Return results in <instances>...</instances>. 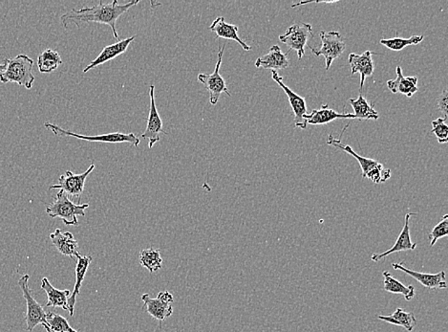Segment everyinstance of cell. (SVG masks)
<instances>
[{
  "label": "cell",
  "mask_w": 448,
  "mask_h": 332,
  "mask_svg": "<svg viewBox=\"0 0 448 332\" xmlns=\"http://www.w3.org/2000/svg\"><path fill=\"white\" fill-rule=\"evenodd\" d=\"M327 144L340 148V151H345L346 153L350 154L354 158H356L358 164L360 165L363 179H370L374 184H382V183L386 182L387 180L391 179V171L389 169H385L384 165L374 160V159L358 155L350 146L343 145L342 140L335 139L332 135H329Z\"/></svg>",
  "instance_id": "cell-3"
},
{
  "label": "cell",
  "mask_w": 448,
  "mask_h": 332,
  "mask_svg": "<svg viewBox=\"0 0 448 332\" xmlns=\"http://www.w3.org/2000/svg\"><path fill=\"white\" fill-rule=\"evenodd\" d=\"M349 104L353 107L354 112H355L354 115H355L356 120L364 121V120L379 119L378 111L368 103V100L363 96V94L360 93L358 98L349 99Z\"/></svg>",
  "instance_id": "cell-27"
},
{
  "label": "cell",
  "mask_w": 448,
  "mask_h": 332,
  "mask_svg": "<svg viewBox=\"0 0 448 332\" xmlns=\"http://www.w3.org/2000/svg\"><path fill=\"white\" fill-rule=\"evenodd\" d=\"M272 78L284 90L288 96V100L295 114V127H300L301 130L307 129V122H306V115L307 112V104H306L305 98L298 95L295 91L288 88L284 83H283L282 77H280L277 71H272Z\"/></svg>",
  "instance_id": "cell-12"
},
{
  "label": "cell",
  "mask_w": 448,
  "mask_h": 332,
  "mask_svg": "<svg viewBox=\"0 0 448 332\" xmlns=\"http://www.w3.org/2000/svg\"><path fill=\"white\" fill-rule=\"evenodd\" d=\"M135 38L136 36H130V38L125 39V40L117 41L116 43L111 44V46L104 47L103 51L99 53V56L83 69V73H88L90 71L91 69H94V68L98 67L99 65L106 64V62L114 60L115 57L125 53L130 43L134 41Z\"/></svg>",
  "instance_id": "cell-16"
},
{
  "label": "cell",
  "mask_w": 448,
  "mask_h": 332,
  "mask_svg": "<svg viewBox=\"0 0 448 332\" xmlns=\"http://www.w3.org/2000/svg\"><path fill=\"white\" fill-rule=\"evenodd\" d=\"M89 204H76L62 191L57 193L54 202L47 206L46 213L51 218H59L67 226H78V216H85Z\"/></svg>",
  "instance_id": "cell-4"
},
{
  "label": "cell",
  "mask_w": 448,
  "mask_h": 332,
  "mask_svg": "<svg viewBox=\"0 0 448 332\" xmlns=\"http://www.w3.org/2000/svg\"><path fill=\"white\" fill-rule=\"evenodd\" d=\"M225 46L222 47L218 52V62L214 68V72L212 74H201L198 75V82L203 83L209 94V103L212 106H216L219 102L220 96L222 93H226L227 96H232L230 90H227L226 82L224 78L220 74V67L222 64L223 55H224Z\"/></svg>",
  "instance_id": "cell-10"
},
{
  "label": "cell",
  "mask_w": 448,
  "mask_h": 332,
  "mask_svg": "<svg viewBox=\"0 0 448 332\" xmlns=\"http://www.w3.org/2000/svg\"><path fill=\"white\" fill-rule=\"evenodd\" d=\"M155 86L153 85L149 88V96H150V109H149V115L148 119V125L145 132L141 134V138L148 140V148H152L155 144L158 143L161 140V134H167L162 129V121L158 112V109L156 107L155 103Z\"/></svg>",
  "instance_id": "cell-13"
},
{
  "label": "cell",
  "mask_w": 448,
  "mask_h": 332,
  "mask_svg": "<svg viewBox=\"0 0 448 332\" xmlns=\"http://www.w3.org/2000/svg\"><path fill=\"white\" fill-rule=\"evenodd\" d=\"M396 73H397V78L395 80L388 81L387 88L393 94H403L408 98H411L419 90L418 85H416L418 77L416 76L405 77L400 67H397Z\"/></svg>",
  "instance_id": "cell-20"
},
{
  "label": "cell",
  "mask_w": 448,
  "mask_h": 332,
  "mask_svg": "<svg viewBox=\"0 0 448 332\" xmlns=\"http://www.w3.org/2000/svg\"><path fill=\"white\" fill-rule=\"evenodd\" d=\"M44 125H46V129L51 130L55 135L59 136V137H73L94 143H128L136 146V148L140 145L141 142L140 138H139L137 135H135L134 133L113 132L107 133V134L89 136L78 134V133L70 132V130H64L62 127H59V125L52 124V123H46Z\"/></svg>",
  "instance_id": "cell-5"
},
{
  "label": "cell",
  "mask_w": 448,
  "mask_h": 332,
  "mask_svg": "<svg viewBox=\"0 0 448 332\" xmlns=\"http://www.w3.org/2000/svg\"><path fill=\"white\" fill-rule=\"evenodd\" d=\"M62 64L59 52L46 49L38 57V67L41 73H51Z\"/></svg>",
  "instance_id": "cell-28"
},
{
  "label": "cell",
  "mask_w": 448,
  "mask_h": 332,
  "mask_svg": "<svg viewBox=\"0 0 448 332\" xmlns=\"http://www.w3.org/2000/svg\"><path fill=\"white\" fill-rule=\"evenodd\" d=\"M29 279H30V276L28 274H25L18 279V286L22 289L26 305H27L25 318L27 331L32 332L36 326L41 325L47 332H50L48 321H47L48 312H46L44 308L38 304V300L33 297L32 290L29 287Z\"/></svg>",
  "instance_id": "cell-6"
},
{
  "label": "cell",
  "mask_w": 448,
  "mask_h": 332,
  "mask_svg": "<svg viewBox=\"0 0 448 332\" xmlns=\"http://www.w3.org/2000/svg\"><path fill=\"white\" fill-rule=\"evenodd\" d=\"M209 30H211V32L216 33V36L220 39L237 41L245 51L251 50V47L248 46L245 41L241 40L239 36H238L237 26L227 23L224 17L217 18L216 20L211 23V25L209 26Z\"/></svg>",
  "instance_id": "cell-22"
},
{
  "label": "cell",
  "mask_w": 448,
  "mask_h": 332,
  "mask_svg": "<svg viewBox=\"0 0 448 332\" xmlns=\"http://www.w3.org/2000/svg\"><path fill=\"white\" fill-rule=\"evenodd\" d=\"M47 321H48L50 332H78L69 325L66 318L57 313L48 312Z\"/></svg>",
  "instance_id": "cell-31"
},
{
  "label": "cell",
  "mask_w": 448,
  "mask_h": 332,
  "mask_svg": "<svg viewBox=\"0 0 448 332\" xmlns=\"http://www.w3.org/2000/svg\"><path fill=\"white\" fill-rule=\"evenodd\" d=\"M392 268L395 270L405 272V274L410 275L411 278L415 279L416 282H420L421 286L431 290L445 289L447 287V277L445 272H438L436 274L421 273L410 270V269L405 268L402 263H392Z\"/></svg>",
  "instance_id": "cell-14"
},
{
  "label": "cell",
  "mask_w": 448,
  "mask_h": 332,
  "mask_svg": "<svg viewBox=\"0 0 448 332\" xmlns=\"http://www.w3.org/2000/svg\"><path fill=\"white\" fill-rule=\"evenodd\" d=\"M140 263L151 273L158 271L162 268L161 253L153 248L143 250L140 254Z\"/></svg>",
  "instance_id": "cell-29"
},
{
  "label": "cell",
  "mask_w": 448,
  "mask_h": 332,
  "mask_svg": "<svg viewBox=\"0 0 448 332\" xmlns=\"http://www.w3.org/2000/svg\"><path fill=\"white\" fill-rule=\"evenodd\" d=\"M307 125H326L337 119L356 120V116L351 113H339L334 109H329L328 104L322 106L321 109H314L311 114L305 117Z\"/></svg>",
  "instance_id": "cell-23"
},
{
  "label": "cell",
  "mask_w": 448,
  "mask_h": 332,
  "mask_svg": "<svg viewBox=\"0 0 448 332\" xmlns=\"http://www.w3.org/2000/svg\"><path fill=\"white\" fill-rule=\"evenodd\" d=\"M431 133L436 135L438 142L447 144L448 142V127L447 119L438 118L432 122Z\"/></svg>",
  "instance_id": "cell-33"
},
{
  "label": "cell",
  "mask_w": 448,
  "mask_h": 332,
  "mask_svg": "<svg viewBox=\"0 0 448 332\" xmlns=\"http://www.w3.org/2000/svg\"><path fill=\"white\" fill-rule=\"evenodd\" d=\"M337 0H334V1H302V2H300V4H293L292 5V8H295V7H298V6H301V5H306V4H337Z\"/></svg>",
  "instance_id": "cell-35"
},
{
  "label": "cell",
  "mask_w": 448,
  "mask_h": 332,
  "mask_svg": "<svg viewBox=\"0 0 448 332\" xmlns=\"http://www.w3.org/2000/svg\"><path fill=\"white\" fill-rule=\"evenodd\" d=\"M139 0L130 1L125 4H118L117 0L108 4L99 1L98 5L92 7H83L80 10L72 9L60 17V22L65 29L70 25H74L78 28H83L88 23H99L106 25L111 28L115 40L119 41V34L117 32V20L120 15L127 13L130 8L139 4Z\"/></svg>",
  "instance_id": "cell-1"
},
{
  "label": "cell",
  "mask_w": 448,
  "mask_h": 332,
  "mask_svg": "<svg viewBox=\"0 0 448 332\" xmlns=\"http://www.w3.org/2000/svg\"><path fill=\"white\" fill-rule=\"evenodd\" d=\"M382 276H384V279L385 291L393 293V294L402 295L407 302H410L415 297V287L413 286H405L399 279H395L389 271H384L382 273Z\"/></svg>",
  "instance_id": "cell-26"
},
{
  "label": "cell",
  "mask_w": 448,
  "mask_h": 332,
  "mask_svg": "<svg viewBox=\"0 0 448 332\" xmlns=\"http://www.w3.org/2000/svg\"><path fill=\"white\" fill-rule=\"evenodd\" d=\"M50 240L59 252L64 256L74 258L80 254L78 243L72 233H64L60 231V229H56V231L50 235Z\"/></svg>",
  "instance_id": "cell-21"
},
{
  "label": "cell",
  "mask_w": 448,
  "mask_h": 332,
  "mask_svg": "<svg viewBox=\"0 0 448 332\" xmlns=\"http://www.w3.org/2000/svg\"><path fill=\"white\" fill-rule=\"evenodd\" d=\"M424 36H412L408 39L403 38H393V39H384L379 41V43L382 46L387 47L388 49H391L393 51H402L405 47L410 46H416V44L421 43L424 41Z\"/></svg>",
  "instance_id": "cell-30"
},
{
  "label": "cell",
  "mask_w": 448,
  "mask_h": 332,
  "mask_svg": "<svg viewBox=\"0 0 448 332\" xmlns=\"http://www.w3.org/2000/svg\"><path fill=\"white\" fill-rule=\"evenodd\" d=\"M448 97H447V90H444L440 95L439 98H438V109L442 112V114L444 115V119H447V109H448Z\"/></svg>",
  "instance_id": "cell-34"
},
{
  "label": "cell",
  "mask_w": 448,
  "mask_h": 332,
  "mask_svg": "<svg viewBox=\"0 0 448 332\" xmlns=\"http://www.w3.org/2000/svg\"><path fill=\"white\" fill-rule=\"evenodd\" d=\"M5 68H6V64H0V74H1L2 72L4 71Z\"/></svg>",
  "instance_id": "cell-36"
},
{
  "label": "cell",
  "mask_w": 448,
  "mask_h": 332,
  "mask_svg": "<svg viewBox=\"0 0 448 332\" xmlns=\"http://www.w3.org/2000/svg\"><path fill=\"white\" fill-rule=\"evenodd\" d=\"M41 289L46 291L48 302H47V307H60L64 310L68 311V299H69L70 290H59L55 289L52 286L51 282L47 278L41 279Z\"/></svg>",
  "instance_id": "cell-24"
},
{
  "label": "cell",
  "mask_w": 448,
  "mask_h": 332,
  "mask_svg": "<svg viewBox=\"0 0 448 332\" xmlns=\"http://www.w3.org/2000/svg\"><path fill=\"white\" fill-rule=\"evenodd\" d=\"M289 65L287 54L283 53L279 46H272L268 54L258 57L255 62L256 67L272 69V71L286 69Z\"/></svg>",
  "instance_id": "cell-19"
},
{
  "label": "cell",
  "mask_w": 448,
  "mask_h": 332,
  "mask_svg": "<svg viewBox=\"0 0 448 332\" xmlns=\"http://www.w3.org/2000/svg\"><path fill=\"white\" fill-rule=\"evenodd\" d=\"M95 169V164H91L85 172L80 174H75L74 172L66 171L64 174L60 175L59 183L52 185L49 190L62 191L68 198H76L78 204L80 202L81 195L85 191L86 179Z\"/></svg>",
  "instance_id": "cell-9"
},
{
  "label": "cell",
  "mask_w": 448,
  "mask_h": 332,
  "mask_svg": "<svg viewBox=\"0 0 448 332\" xmlns=\"http://www.w3.org/2000/svg\"><path fill=\"white\" fill-rule=\"evenodd\" d=\"M378 318L379 320L391 324V325L402 326L408 332H412L415 326L418 325V320L413 313L406 312L400 307H398L391 315H379Z\"/></svg>",
  "instance_id": "cell-25"
},
{
  "label": "cell",
  "mask_w": 448,
  "mask_h": 332,
  "mask_svg": "<svg viewBox=\"0 0 448 332\" xmlns=\"http://www.w3.org/2000/svg\"><path fill=\"white\" fill-rule=\"evenodd\" d=\"M6 68L0 74V82L2 83H15L24 86L26 90H31L35 82L33 74L34 61L27 55L20 54L14 59L5 60Z\"/></svg>",
  "instance_id": "cell-2"
},
{
  "label": "cell",
  "mask_w": 448,
  "mask_h": 332,
  "mask_svg": "<svg viewBox=\"0 0 448 332\" xmlns=\"http://www.w3.org/2000/svg\"><path fill=\"white\" fill-rule=\"evenodd\" d=\"M77 265H76V282L74 290H73L72 294L70 295L69 299H68V311L71 317L74 315V308L76 305V300L77 297L80 295V290L83 282L85 281L86 273L89 268V265L92 263L93 258L91 256H81L78 254L77 257Z\"/></svg>",
  "instance_id": "cell-18"
},
{
  "label": "cell",
  "mask_w": 448,
  "mask_h": 332,
  "mask_svg": "<svg viewBox=\"0 0 448 332\" xmlns=\"http://www.w3.org/2000/svg\"><path fill=\"white\" fill-rule=\"evenodd\" d=\"M314 38L313 28L308 23H298L287 29L284 35L279 36V41L290 47V50L297 52L298 60L305 55L308 41Z\"/></svg>",
  "instance_id": "cell-8"
},
{
  "label": "cell",
  "mask_w": 448,
  "mask_h": 332,
  "mask_svg": "<svg viewBox=\"0 0 448 332\" xmlns=\"http://www.w3.org/2000/svg\"><path fill=\"white\" fill-rule=\"evenodd\" d=\"M321 39L322 46L321 49H314L308 46L316 57L323 56L326 62V70H329L335 59L342 56L345 51L346 44L344 39L337 31H321Z\"/></svg>",
  "instance_id": "cell-7"
},
{
  "label": "cell",
  "mask_w": 448,
  "mask_h": 332,
  "mask_svg": "<svg viewBox=\"0 0 448 332\" xmlns=\"http://www.w3.org/2000/svg\"><path fill=\"white\" fill-rule=\"evenodd\" d=\"M448 236V214H444L442 219L436 226L432 229L428 235V240H430V247H433L438 240Z\"/></svg>",
  "instance_id": "cell-32"
},
{
  "label": "cell",
  "mask_w": 448,
  "mask_h": 332,
  "mask_svg": "<svg viewBox=\"0 0 448 332\" xmlns=\"http://www.w3.org/2000/svg\"><path fill=\"white\" fill-rule=\"evenodd\" d=\"M416 214H406L405 226L399 237H398L397 242L393 245L389 250L385 251L381 254H374L372 255L371 260L374 263H379V261L384 260V258L388 257L392 254L402 252V251H413L416 249V244L411 240L410 221L411 216Z\"/></svg>",
  "instance_id": "cell-15"
},
{
  "label": "cell",
  "mask_w": 448,
  "mask_h": 332,
  "mask_svg": "<svg viewBox=\"0 0 448 332\" xmlns=\"http://www.w3.org/2000/svg\"><path fill=\"white\" fill-rule=\"evenodd\" d=\"M373 54L371 51H365L361 55L351 53L348 57L351 73L353 75L356 73L360 75V91L363 88L366 78L371 77L374 74V65L372 59Z\"/></svg>",
  "instance_id": "cell-17"
},
{
  "label": "cell",
  "mask_w": 448,
  "mask_h": 332,
  "mask_svg": "<svg viewBox=\"0 0 448 332\" xmlns=\"http://www.w3.org/2000/svg\"><path fill=\"white\" fill-rule=\"evenodd\" d=\"M144 302V310L162 324L167 318L173 314V308L170 304L173 303V296L169 291H162L156 299H151L148 294L141 296Z\"/></svg>",
  "instance_id": "cell-11"
}]
</instances>
